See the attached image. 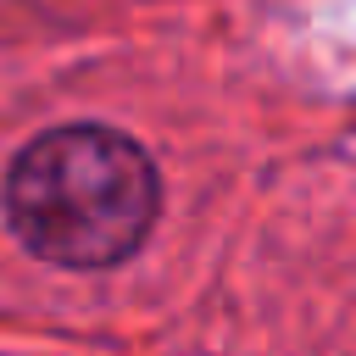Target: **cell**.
<instances>
[{
	"label": "cell",
	"instance_id": "6da1fadb",
	"mask_svg": "<svg viewBox=\"0 0 356 356\" xmlns=\"http://www.w3.org/2000/svg\"><path fill=\"white\" fill-rule=\"evenodd\" d=\"M156 167L150 156L95 122L39 134L6 172L11 234L56 267H111L156 222Z\"/></svg>",
	"mask_w": 356,
	"mask_h": 356
}]
</instances>
